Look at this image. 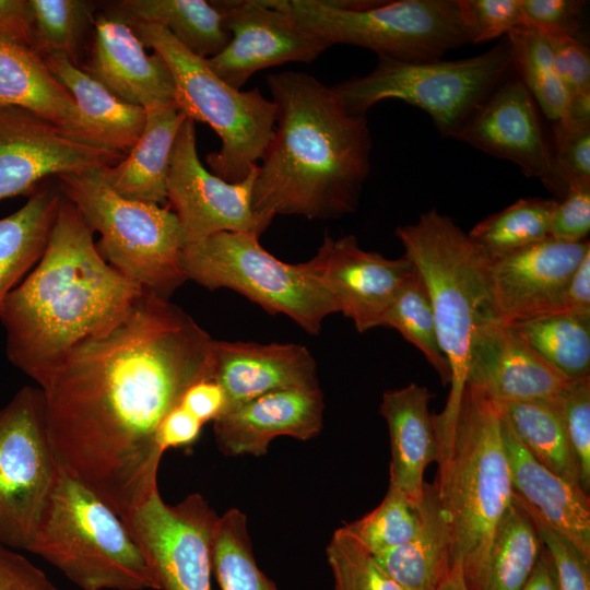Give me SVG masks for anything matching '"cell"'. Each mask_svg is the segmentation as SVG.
Returning <instances> with one entry per match:
<instances>
[{
    "instance_id": "1",
    "label": "cell",
    "mask_w": 590,
    "mask_h": 590,
    "mask_svg": "<svg viewBox=\"0 0 590 590\" xmlns=\"http://www.w3.org/2000/svg\"><path fill=\"white\" fill-rule=\"evenodd\" d=\"M213 341L180 307L144 288L39 386L59 468L121 519L158 491V428L191 385L210 379Z\"/></svg>"
},
{
    "instance_id": "2",
    "label": "cell",
    "mask_w": 590,
    "mask_h": 590,
    "mask_svg": "<svg viewBox=\"0 0 590 590\" xmlns=\"http://www.w3.org/2000/svg\"><path fill=\"white\" fill-rule=\"evenodd\" d=\"M276 107L272 137L252 187V209L273 219L331 220L353 213L370 172L366 115L346 113L309 73L267 78Z\"/></svg>"
},
{
    "instance_id": "3",
    "label": "cell",
    "mask_w": 590,
    "mask_h": 590,
    "mask_svg": "<svg viewBox=\"0 0 590 590\" xmlns=\"http://www.w3.org/2000/svg\"><path fill=\"white\" fill-rule=\"evenodd\" d=\"M93 232L63 196L42 258L0 307L8 357L39 386L74 345L115 324L144 290L104 259Z\"/></svg>"
},
{
    "instance_id": "4",
    "label": "cell",
    "mask_w": 590,
    "mask_h": 590,
    "mask_svg": "<svg viewBox=\"0 0 590 590\" xmlns=\"http://www.w3.org/2000/svg\"><path fill=\"white\" fill-rule=\"evenodd\" d=\"M438 474L434 482L449 538L450 568L477 590L495 531L512 502L502 409L465 382L435 416Z\"/></svg>"
},
{
    "instance_id": "5",
    "label": "cell",
    "mask_w": 590,
    "mask_h": 590,
    "mask_svg": "<svg viewBox=\"0 0 590 590\" xmlns=\"http://www.w3.org/2000/svg\"><path fill=\"white\" fill-rule=\"evenodd\" d=\"M394 233L428 290L440 349L451 370L447 402H452L465 384L475 328L486 317L496 315L491 260L468 233L435 208Z\"/></svg>"
},
{
    "instance_id": "6",
    "label": "cell",
    "mask_w": 590,
    "mask_h": 590,
    "mask_svg": "<svg viewBox=\"0 0 590 590\" xmlns=\"http://www.w3.org/2000/svg\"><path fill=\"white\" fill-rule=\"evenodd\" d=\"M28 552L82 590H160L122 519L61 469Z\"/></svg>"
},
{
    "instance_id": "7",
    "label": "cell",
    "mask_w": 590,
    "mask_h": 590,
    "mask_svg": "<svg viewBox=\"0 0 590 590\" xmlns=\"http://www.w3.org/2000/svg\"><path fill=\"white\" fill-rule=\"evenodd\" d=\"M264 1L332 46H357L398 61H436L472 44L459 0Z\"/></svg>"
},
{
    "instance_id": "8",
    "label": "cell",
    "mask_w": 590,
    "mask_h": 590,
    "mask_svg": "<svg viewBox=\"0 0 590 590\" xmlns=\"http://www.w3.org/2000/svg\"><path fill=\"white\" fill-rule=\"evenodd\" d=\"M62 194L93 231L104 259L141 287L165 298L185 282V236L174 211L127 199L106 181L103 167L57 177Z\"/></svg>"
},
{
    "instance_id": "9",
    "label": "cell",
    "mask_w": 590,
    "mask_h": 590,
    "mask_svg": "<svg viewBox=\"0 0 590 590\" xmlns=\"http://www.w3.org/2000/svg\"><path fill=\"white\" fill-rule=\"evenodd\" d=\"M130 23L144 46L167 62L175 82L176 106L187 118L208 123L220 137V150L206 156L210 172L228 182L246 178L272 137L276 115L273 101L258 88L241 91L225 83L206 59L190 52L164 27Z\"/></svg>"
},
{
    "instance_id": "10",
    "label": "cell",
    "mask_w": 590,
    "mask_h": 590,
    "mask_svg": "<svg viewBox=\"0 0 590 590\" xmlns=\"http://www.w3.org/2000/svg\"><path fill=\"white\" fill-rule=\"evenodd\" d=\"M512 68L505 37L487 51L458 60L404 62L378 57L365 75L331 87L343 109L366 115L375 104L399 99L427 113L442 137L452 138L503 83Z\"/></svg>"
},
{
    "instance_id": "11",
    "label": "cell",
    "mask_w": 590,
    "mask_h": 590,
    "mask_svg": "<svg viewBox=\"0 0 590 590\" xmlns=\"http://www.w3.org/2000/svg\"><path fill=\"white\" fill-rule=\"evenodd\" d=\"M180 266L187 280L209 290H234L269 314L288 316L310 334L320 332L327 316L341 312L305 262H282L253 234L221 232L186 243Z\"/></svg>"
},
{
    "instance_id": "12",
    "label": "cell",
    "mask_w": 590,
    "mask_h": 590,
    "mask_svg": "<svg viewBox=\"0 0 590 590\" xmlns=\"http://www.w3.org/2000/svg\"><path fill=\"white\" fill-rule=\"evenodd\" d=\"M59 470L43 391L24 387L0 410V543L28 551Z\"/></svg>"
},
{
    "instance_id": "13",
    "label": "cell",
    "mask_w": 590,
    "mask_h": 590,
    "mask_svg": "<svg viewBox=\"0 0 590 590\" xmlns=\"http://www.w3.org/2000/svg\"><path fill=\"white\" fill-rule=\"evenodd\" d=\"M219 516L200 494L176 505L158 491L122 519L160 590H212V546Z\"/></svg>"
},
{
    "instance_id": "14",
    "label": "cell",
    "mask_w": 590,
    "mask_h": 590,
    "mask_svg": "<svg viewBox=\"0 0 590 590\" xmlns=\"http://www.w3.org/2000/svg\"><path fill=\"white\" fill-rule=\"evenodd\" d=\"M256 164L240 181L228 182L201 163L194 121L186 118L176 137L167 179V202L177 215L185 244L221 233H247L260 237L272 219L252 209Z\"/></svg>"
},
{
    "instance_id": "15",
    "label": "cell",
    "mask_w": 590,
    "mask_h": 590,
    "mask_svg": "<svg viewBox=\"0 0 590 590\" xmlns=\"http://www.w3.org/2000/svg\"><path fill=\"white\" fill-rule=\"evenodd\" d=\"M123 157L27 109L0 106V201L33 194L48 177L110 166Z\"/></svg>"
},
{
    "instance_id": "16",
    "label": "cell",
    "mask_w": 590,
    "mask_h": 590,
    "mask_svg": "<svg viewBox=\"0 0 590 590\" xmlns=\"http://www.w3.org/2000/svg\"><path fill=\"white\" fill-rule=\"evenodd\" d=\"M214 3L223 12L231 38L206 62L219 78L236 90L259 70L286 62H311L332 47L264 0Z\"/></svg>"
},
{
    "instance_id": "17",
    "label": "cell",
    "mask_w": 590,
    "mask_h": 590,
    "mask_svg": "<svg viewBox=\"0 0 590 590\" xmlns=\"http://www.w3.org/2000/svg\"><path fill=\"white\" fill-rule=\"evenodd\" d=\"M452 138L516 164L563 198L553 149L535 102L519 78L503 82Z\"/></svg>"
},
{
    "instance_id": "18",
    "label": "cell",
    "mask_w": 590,
    "mask_h": 590,
    "mask_svg": "<svg viewBox=\"0 0 590 590\" xmlns=\"http://www.w3.org/2000/svg\"><path fill=\"white\" fill-rule=\"evenodd\" d=\"M590 252L588 240L577 244L547 238L491 260L493 308L506 323L560 314L568 282Z\"/></svg>"
},
{
    "instance_id": "19",
    "label": "cell",
    "mask_w": 590,
    "mask_h": 590,
    "mask_svg": "<svg viewBox=\"0 0 590 590\" xmlns=\"http://www.w3.org/2000/svg\"><path fill=\"white\" fill-rule=\"evenodd\" d=\"M305 264L358 332L382 326L391 302L414 269L405 255L389 259L364 250L352 235L326 237L316 256Z\"/></svg>"
},
{
    "instance_id": "20",
    "label": "cell",
    "mask_w": 590,
    "mask_h": 590,
    "mask_svg": "<svg viewBox=\"0 0 590 590\" xmlns=\"http://www.w3.org/2000/svg\"><path fill=\"white\" fill-rule=\"evenodd\" d=\"M569 380L542 359L514 324L492 315L476 326L465 382L497 403L555 399Z\"/></svg>"
},
{
    "instance_id": "21",
    "label": "cell",
    "mask_w": 590,
    "mask_h": 590,
    "mask_svg": "<svg viewBox=\"0 0 590 590\" xmlns=\"http://www.w3.org/2000/svg\"><path fill=\"white\" fill-rule=\"evenodd\" d=\"M83 70L118 98L145 111L176 105L167 62L157 52L149 55L131 23L113 8L96 13L91 57Z\"/></svg>"
},
{
    "instance_id": "22",
    "label": "cell",
    "mask_w": 590,
    "mask_h": 590,
    "mask_svg": "<svg viewBox=\"0 0 590 590\" xmlns=\"http://www.w3.org/2000/svg\"><path fill=\"white\" fill-rule=\"evenodd\" d=\"M323 396L317 389L269 392L227 409L214 421L219 449L226 456H263L279 436L307 440L322 428Z\"/></svg>"
},
{
    "instance_id": "23",
    "label": "cell",
    "mask_w": 590,
    "mask_h": 590,
    "mask_svg": "<svg viewBox=\"0 0 590 590\" xmlns=\"http://www.w3.org/2000/svg\"><path fill=\"white\" fill-rule=\"evenodd\" d=\"M210 380L224 390L226 410L278 390L319 388L314 356L294 343L214 340Z\"/></svg>"
},
{
    "instance_id": "24",
    "label": "cell",
    "mask_w": 590,
    "mask_h": 590,
    "mask_svg": "<svg viewBox=\"0 0 590 590\" xmlns=\"http://www.w3.org/2000/svg\"><path fill=\"white\" fill-rule=\"evenodd\" d=\"M502 432L512 495L590 559L588 494L541 464L518 439L503 410Z\"/></svg>"
},
{
    "instance_id": "25",
    "label": "cell",
    "mask_w": 590,
    "mask_h": 590,
    "mask_svg": "<svg viewBox=\"0 0 590 590\" xmlns=\"http://www.w3.org/2000/svg\"><path fill=\"white\" fill-rule=\"evenodd\" d=\"M0 106L27 109L86 142L107 149L45 59L33 49L2 39Z\"/></svg>"
},
{
    "instance_id": "26",
    "label": "cell",
    "mask_w": 590,
    "mask_h": 590,
    "mask_svg": "<svg viewBox=\"0 0 590 590\" xmlns=\"http://www.w3.org/2000/svg\"><path fill=\"white\" fill-rule=\"evenodd\" d=\"M432 398L426 387L412 382L385 391L380 405L390 436V485L416 504L423 496L424 471L438 457Z\"/></svg>"
},
{
    "instance_id": "27",
    "label": "cell",
    "mask_w": 590,
    "mask_h": 590,
    "mask_svg": "<svg viewBox=\"0 0 590 590\" xmlns=\"http://www.w3.org/2000/svg\"><path fill=\"white\" fill-rule=\"evenodd\" d=\"M186 118L176 105L148 110L144 129L132 149L118 163L103 167L108 185L127 199L167 203L172 152Z\"/></svg>"
},
{
    "instance_id": "28",
    "label": "cell",
    "mask_w": 590,
    "mask_h": 590,
    "mask_svg": "<svg viewBox=\"0 0 590 590\" xmlns=\"http://www.w3.org/2000/svg\"><path fill=\"white\" fill-rule=\"evenodd\" d=\"M418 506L421 526L415 536L374 556L404 590H435L451 568L448 531L434 483H425Z\"/></svg>"
},
{
    "instance_id": "29",
    "label": "cell",
    "mask_w": 590,
    "mask_h": 590,
    "mask_svg": "<svg viewBox=\"0 0 590 590\" xmlns=\"http://www.w3.org/2000/svg\"><path fill=\"white\" fill-rule=\"evenodd\" d=\"M45 61L104 145L126 155L144 129L146 111L118 98L64 56H50Z\"/></svg>"
},
{
    "instance_id": "30",
    "label": "cell",
    "mask_w": 590,
    "mask_h": 590,
    "mask_svg": "<svg viewBox=\"0 0 590 590\" xmlns=\"http://www.w3.org/2000/svg\"><path fill=\"white\" fill-rule=\"evenodd\" d=\"M62 198L59 185L37 188L20 210L0 220V307L42 258Z\"/></svg>"
},
{
    "instance_id": "31",
    "label": "cell",
    "mask_w": 590,
    "mask_h": 590,
    "mask_svg": "<svg viewBox=\"0 0 590 590\" xmlns=\"http://www.w3.org/2000/svg\"><path fill=\"white\" fill-rule=\"evenodd\" d=\"M111 8L130 22L164 27L190 52L204 59L217 55L231 38L214 1L122 0Z\"/></svg>"
},
{
    "instance_id": "32",
    "label": "cell",
    "mask_w": 590,
    "mask_h": 590,
    "mask_svg": "<svg viewBox=\"0 0 590 590\" xmlns=\"http://www.w3.org/2000/svg\"><path fill=\"white\" fill-rule=\"evenodd\" d=\"M500 406L528 451L564 481L580 487L578 467L564 426L558 397L508 402Z\"/></svg>"
},
{
    "instance_id": "33",
    "label": "cell",
    "mask_w": 590,
    "mask_h": 590,
    "mask_svg": "<svg viewBox=\"0 0 590 590\" xmlns=\"http://www.w3.org/2000/svg\"><path fill=\"white\" fill-rule=\"evenodd\" d=\"M542 546L531 517L512 496L495 531L477 590H521Z\"/></svg>"
},
{
    "instance_id": "34",
    "label": "cell",
    "mask_w": 590,
    "mask_h": 590,
    "mask_svg": "<svg viewBox=\"0 0 590 590\" xmlns=\"http://www.w3.org/2000/svg\"><path fill=\"white\" fill-rule=\"evenodd\" d=\"M511 324L566 378L590 377V316L553 314Z\"/></svg>"
},
{
    "instance_id": "35",
    "label": "cell",
    "mask_w": 590,
    "mask_h": 590,
    "mask_svg": "<svg viewBox=\"0 0 590 590\" xmlns=\"http://www.w3.org/2000/svg\"><path fill=\"white\" fill-rule=\"evenodd\" d=\"M555 199L521 198L477 223L468 235L489 260L548 238Z\"/></svg>"
},
{
    "instance_id": "36",
    "label": "cell",
    "mask_w": 590,
    "mask_h": 590,
    "mask_svg": "<svg viewBox=\"0 0 590 590\" xmlns=\"http://www.w3.org/2000/svg\"><path fill=\"white\" fill-rule=\"evenodd\" d=\"M382 326L397 330L422 352L438 373L442 384H450L451 370L440 349L432 300L426 284L415 267L391 302Z\"/></svg>"
},
{
    "instance_id": "37",
    "label": "cell",
    "mask_w": 590,
    "mask_h": 590,
    "mask_svg": "<svg viewBox=\"0 0 590 590\" xmlns=\"http://www.w3.org/2000/svg\"><path fill=\"white\" fill-rule=\"evenodd\" d=\"M511 64L534 102L553 122L564 120L569 95L560 81L546 37L530 27H519L507 36Z\"/></svg>"
},
{
    "instance_id": "38",
    "label": "cell",
    "mask_w": 590,
    "mask_h": 590,
    "mask_svg": "<svg viewBox=\"0 0 590 590\" xmlns=\"http://www.w3.org/2000/svg\"><path fill=\"white\" fill-rule=\"evenodd\" d=\"M33 50L42 58L64 56L78 64L87 31L94 27L96 4L86 0H30Z\"/></svg>"
},
{
    "instance_id": "39",
    "label": "cell",
    "mask_w": 590,
    "mask_h": 590,
    "mask_svg": "<svg viewBox=\"0 0 590 590\" xmlns=\"http://www.w3.org/2000/svg\"><path fill=\"white\" fill-rule=\"evenodd\" d=\"M212 569L221 590H278L257 566L245 514L236 508L219 517L212 546Z\"/></svg>"
},
{
    "instance_id": "40",
    "label": "cell",
    "mask_w": 590,
    "mask_h": 590,
    "mask_svg": "<svg viewBox=\"0 0 590 590\" xmlns=\"http://www.w3.org/2000/svg\"><path fill=\"white\" fill-rule=\"evenodd\" d=\"M420 526L418 504L389 485L385 498L374 510L342 528L375 555L409 542Z\"/></svg>"
},
{
    "instance_id": "41",
    "label": "cell",
    "mask_w": 590,
    "mask_h": 590,
    "mask_svg": "<svg viewBox=\"0 0 590 590\" xmlns=\"http://www.w3.org/2000/svg\"><path fill=\"white\" fill-rule=\"evenodd\" d=\"M326 552L334 590H403L343 528L333 533Z\"/></svg>"
},
{
    "instance_id": "42",
    "label": "cell",
    "mask_w": 590,
    "mask_h": 590,
    "mask_svg": "<svg viewBox=\"0 0 590 590\" xmlns=\"http://www.w3.org/2000/svg\"><path fill=\"white\" fill-rule=\"evenodd\" d=\"M558 403L579 472V483L590 489V377L570 379Z\"/></svg>"
},
{
    "instance_id": "43",
    "label": "cell",
    "mask_w": 590,
    "mask_h": 590,
    "mask_svg": "<svg viewBox=\"0 0 590 590\" xmlns=\"http://www.w3.org/2000/svg\"><path fill=\"white\" fill-rule=\"evenodd\" d=\"M553 156L563 198L578 186H590V122H553ZM562 198V199H563Z\"/></svg>"
},
{
    "instance_id": "44",
    "label": "cell",
    "mask_w": 590,
    "mask_h": 590,
    "mask_svg": "<svg viewBox=\"0 0 590 590\" xmlns=\"http://www.w3.org/2000/svg\"><path fill=\"white\" fill-rule=\"evenodd\" d=\"M472 44L507 36L523 26L521 0H459Z\"/></svg>"
},
{
    "instance_id": "45",
    "label": "cell",
    "mask_w": 590,
    "mask_h": 590,
    "mask_svg": "<svg viewBox=\"0 0 590 590\" xmlns=\"http://www.w3.org/2000/svg\"><path fill=\"white\" fill-rule=\"evenodd\" d=\"M514 498L531 517L542 544L552 557L559 590H590V559L515 496Z\"/></svg>"
},
{
    "instance_id": "46",
    "label": "cell",
    "mask_w": 590,
    "mask_h": 590,
    "mask_svg": "<svg viewBox=\"0 0 590 590\" xmlns=\"http://www.w3.org/2000/svg\"><path fill=\"white\" fill-rule=\"evenodd\" d=\"M585 3L579 0H521L522 27L579 39Z\"/></svg>"
},
{
    "instance_id": "47",
    "label": "cell",
    "mask_w": 590,
    "mask_h": 590,
    "mask_svg": "<svg viewBox=\"0 0 590 590\" xmlns=\"http://www.w3.org/2000/svg\"><path fill=\"white\" fill-rule=\"evenodd\" d=\"M590 232V186L573 187L557 200L553 210L548 238L568 244L587 240Z\"/></svg>"
},
{
    "instance_id": "48",
    "label": "cell",
    "mask_w": 590,
    "mask_h": 590,
    "mask_svg": "<svg viewBox=\"0 0 590 590\" xmlns=\"http://www.w3.org/2000/svg\"><path fill=\"white\" fill-rule=\"evenodd\" d=\"M543 35L548 40L556 72L569 97L590 93L589 48L580 39Z\"/></svg>"
},
{
    "instance_id": "49",
    "label": "cell",
    "mask_w": 590,
    "mask_h": 590,
    "mask_svg": "<svg viewBox=\"0 0 590 590\" xmlns=\"http://www.w3.org/2000/svg\"><path fill=\"white\" fill-rule=\"evenodd\" d=\"M0 590H59L26 557L0 543Z\"/></svg>"
},
{
    "instance_id": "50",
    "label": "cell",
    "mask_w": 590,
    "mask_h": 590,
    "mask_svg": "<svg viewBox=\"0 0 590 590\" xmlns=\"http://www.w3.org/2000/svg\"><path fill=\"white\" fill-rule=\"evenodd\" d=\"M184 409L205 424L215 421L226 410V396L213 380L203 379L191 385L179 403Z\"/></svg>"
},
{
    "instance_id": "51",
    "label": "cell",
    "mask_w": 590,
    "mask_h": 590,
    "mask_svg": "<svg viewBox=\"0 0 590 590\" xmlns=\"http://www.w3.org/2000/svg\"><path fill=\"white\" fill-rule=\"evenodd\" d=\"M203 425L180 404L177 405L166 415L158 428L157 441L160 448L165 452L169 448L193 445L199 438Z\"/></svg>"
},
{
    "instance_id": "52",
    "label": "cell",
    "mask_w": 590,
    "mask_h": 590,
    "mask_svg": "<svg viewBox=\"0 0 590 590\" xmlns=\"http://www.w3.org/2000/svg\"><path fill=\"white\" fill-rule=\"evenodd\" d=\"M0 39L33 49L30 0H0Z\"/></svg>"
},
{
    "instance_id": "53",
    "label": "cell",
    "mask_w": 590,
    "mask_h": 590,
    "mask_svg": "<svg viewBox=\"0 0 590 590\" xmlns=\"http://www.w3.org/2000/svg\"><path fill=\"white\" fill-rule=\"evenodd\" d=\"M560 314L590 316V252L568 282Z\"/></svg>"
},
{
    "instance_id": "54",
    "label": "cell",
    "mask_w": 590,
    "mask_h": 590,
    "mask_svg": "<svg viewBox=\"0 0 590 590\" xmlns=\"http://www.w3.org/2000/svg\"><path fill=\"white\" fill-rule=\"evenodd\" d=\"M521 590H559L554 563L544 545Z\"/></svg>"
},
{
    "instance_id": "55",
    "label": "cell",
    "mask_w": 590,
    "mask_h": 590,
    "mask_svg": "<svg viewBox=\"0 0 590 590\" xmlns=\"http://www.w3.org/2000/svg\"><path fill=\"white\" fill-rule=\"evenodd\" d=\"M435 590H468L459 567H452Z\"/></svg>"
},
{
    "instance_id": "56",
    "label": "cell",
    "mask_w": 590,
    "mask_h": 590,
    "mask_svg": "<svg viewBox=\"0 0 590 590\" xmlns=\"http://www.w3.org/2000/svg\"><path fill=\"white\" fill-rule=\"evenodd\" d=\"M404 590V589H403Z\"/></svg>"
}]
</instances>
